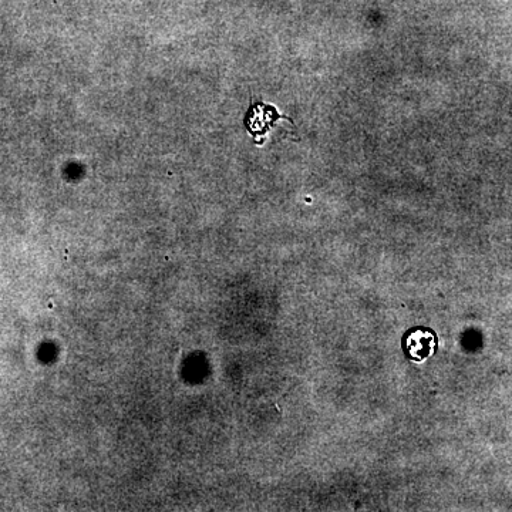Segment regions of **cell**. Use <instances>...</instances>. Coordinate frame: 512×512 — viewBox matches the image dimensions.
Returning <instances> with one entry per match:
<instances>
[{
  "label": "cell",
  "instance_id": "obj_2",
  "mask_svg": "<svg viewBox=\"0 0 512 512\" xmlns=\"http://www.w3.org/2000/svg\"><path fill=\"white\" fill-rule=\"evenodd\" d=\"M276 119H279V116L276 114L274 107L266 106V104H256L248 114V130L251 131L254 137L265 136L266 131L275 123Z\"/></svg>",
  "mask_w": 512,
  "mask_h": 512
},
{
  "label": "cell",
  "instance_id": "obj_1",
  "mask_svg": "<svg viewBox=\"0 0 512 512\" xmlns=\"http://www.w3.org/2000/svg\"><path fill=\"white\" fill-rule=\"evenodd\" d=\"M404 348H406L407 355L416 362L426 360L427 357L433 355L434 349H436V335L429 329H412L404 338Z\"/></svg>",
  "mask_w": 512,
  "mask_h": 512
}]
</instances>
